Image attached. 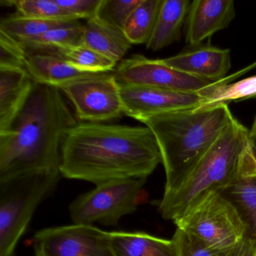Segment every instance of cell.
Here are the masks:
<instances>
[{"label":"cell","instance_id":"1","mask_svg":"<svg viewBox=\"0 0 256 256\" xmlns=\"http://www.w3.org/2000/svg\"><path fill=\"white\" fill-rule=\"evenodd\" d=\"M162 163L156 139L148 127L78 122L62 146L60 172L68 179L96 185L148 178Z\"/></svg>","mask_w":256,"mask_h":256},{"label":"cell","instance_id":"2","mask_svg":"<svg viewBox=\"0 0 256 256\" xmlns=\"http://www.w3.org/2000/svg\"><path fill=\"white\" fill-rule=\"evenodd\" d=\"M78 122L60 89L36 82L10 130L0 134V184L61 173L64 142Z\"/></svg>","mask_w":256,"mask_h":256},{"label":"cell","instance_id":"3","mask_svg":"<svg viewBox=\"0 0 256 256\" xmlns=\"http://www.w3.org/2000/svg\"><path fill=\"white\" fill-rule=\"evenodd\" d=\"M234 119L228 104L162 114L142 120L155 136L166 172L164 192L174 190Z\"/></svg>","mask_w":256,"mask_h":256},{"label":"cell","instance_id":"4","mask_svg":"<svg viewBox=\"0 0 256 256\" xmlns=\"http://www.w3.org/2000/svg\"><path fill=\"white\" fill-rule=\"evenodd\" d=\"M250 144V131L234 118L184 180L164 192L158 204L162 216L174 222L211 193L222 192L238 174Z\"/></svg>","mask_w":256,"mask_h":256},{"label":"cell","instance_id":"5","mask_svg":"<svg viewBox=\"0 0 256 256\" xmlns=\"http://www.w3.org/2000/svg\"><path fill=\"white\" fill-rule=\"evenodd\" d=\"M61 175H30L0 184V256H14L37 206L54 190Z\"/></svg>","mask_w":256,"mask_h":256},{"label":"cell","instance_id":"6","mask_svg":"<svg viewBox=\"0 0 256 256\" xmlns=\"http://www.w3.org/2000/svg\"><path fill=\"white\" fill-rule=\"evenodd\" d=\"M174 223L218 252H232L246 238V226L239 211L221 192L211 193Z\"/></svg>","mask_w":256,"mask_h":256},{"label":"cell","instance_id":"7","mask_svg":"<svg viewBox=\"0 0 256 256\" xmlns=\"http://www.w3.org/2000/svg\"><path fill=\"white\" fill-rule=\"evenodd\" d=\"M146 180L132 178L110 181L80 194L70 206L73 222L118 226L122 217L133 214L137 209L139 194Z\"/></svg>","mask_w":256,"mask_h":256},{"label":"cell","instance_id":"8","mask_svg":"<svg viewBox=\"0 0 256 256\" xmlns=\"http://www.w3.org/2000/svg\"><path fill=\"white\" fill-rule=\"evenodd\" d=\"M72 102L78 120L103 124L124 114L120 88L114 72L84 78L60 88Z\"/></svg>","mask_w":256,"mask_h":256},{"label":"cell","instance_id":"9","mask_svg":"<svg viewBox=\"0 0 256 256\" xmlns=\"http://www.w3.org/2000/svg\"><path fill=\"white\" fill-rule=\"evenodd\" d=\"M36 256H114L110 232L89 224L47 228L34 235Z\"/></svg>","mask_w":256,"mask_h":256},{"label":"cell","instance_id":"10","mask_svg":"<svg viewBox=\"0 0 256 256\" xmlns=\"http://www.w3.org/2000/svg\"><path fill=\"white\" fill-rule=\"evenodd\" d=\"M114 74L119 86H150L184 92H198L212 84L174 70L160 60L140 54L122 60Z\"/></svg>","mask_w":256,"mask_h":256},{"label":"cell","instance_id":"11","mask_svg":"<svg viewBox=\"0 0 256 256\" xmlns=\"http://www.w3.org/2000/svg\"><path fill=\"white\" fill-rule=\"evenodd\" d=\"M124 114L142 122L162 114L198 108L205 100L198 92L163 88L120 86Z\"/></svg>","mask_w":256,"mask_h":256},{"label":"cell","instance_id":"12","mask_svg":"<svg viewBox=\"0 0 256 256\" xmlns=\"http://www.w3.org/2000/svg\"><path fill=\"white\" fill-rule=\"evenodd\" d=\"M192 48L172 58L160 60V62L184 74L211 83L224 79L232 66L230 50L210 44Z\"/></svg>","mask_w":256,"mask_h":256},{"label":"cell","instance_id":"13","mask_svg":"<svg viewBox=\"0 0 256 256\" xmlns=\"http://www.w3.org/2000/svg\"><path fill=\"white\" fill-rule=\"evenodd\" d=\"M234 17L232 0H194L187 14L186 41L191 47L200 46L215 32L227 28Z\"/></svg>","mask_w":256,"mask_h":256},{"label":"cell","instance_id":"14","mask_svg":"<svg viewBox=\"0 0 256 256\" xmlns=\"http://www.w3.org/2000/svg\"><path fill=\"white\" fill-rule=\"evenodd\" d=\"M239 211L256 251V160L248 146L233 182L222 192Z\"/></svg>","mask_w":256,"mask_h":256},{"label":"cell","instance_id":"15","mask_svg":"<svg viewBox=\"0 0 256 256\" xmlns=\"http://www.w3.org/2000/svg\"><path fill=\"white\" fill-rule=\"evenodd\" d=\"M35 84L26 68L0 67V134L10 130Z\"/></svg>","mask_w":256,"mask_h":256},{"label":"cell","instance_id":"16","mask_svg":"<svg viewBox=\"0 0 256 256\" xmlns=\"http://www.w3.org/2000/svg\"><path fill=\"white\" fill-rule=\"evenodd\" d=\"M28 54L26 71L35 82L42 84L60 89L79 79L100 74L79 70L67 62L55 50L28 52Z\"/></svg>","mask_w":256,"mask_h":256},{"label":"cell","instance_id":"17","mask_svg":"<svg viewBox=\"0 0 256 256\" xmlns=\"http://www.w3.org/2000/svg\"><path fill=\"white\" fill-rule=\"evenodd\" d=\"M82 44L96 50L118 64L132 46L124 31L106 22L98 16L84 24Z\"/></svg>","mask_w":256,"mask_h":256},{"label":"cell","instance_id":"18","mask_svg":"<svg viewBox=\"0 0 256 256\" xmlns=\"http://www.w3.org/2000/svg\"><path fill=\"white\" fill-rule=\"evenodd\" d=\"M110 234L114 256H178L173 239H162L140 232Z\"/></svg>","mask_w":256,"mask_h":256},{"label":"cell","instance_id":"19","mask_svg":"<svg viewBox=\"0 0 256 256\" xmlns=\"http://www.w3.org/2000/svg\"><path fill=\"white\" fill-rule=\"evenodd\" d=\"M190 4L188 0H162L146 48L158 52L180 40Z\"/></svg>","mask_w":256,"mask_h":256},{"label":"cell","instance_id":"20","mask_svg":"<svg viewBox=\"0 0 256 256\" xmlns=\"http://www.w3.org/2000/svg\"><path fill=\"white\" fill-rule=\"evenodd\" d=\"M198 94L204 98L203 106L228 104L232 102H240L256 97V76L228 84L226 78L210 84Z\"/></svg>","mask_w":256,"mask_h":256},{"label":"cell","instance_id":"21","mask_svg":"<svg viewBox=\"0 0 256 256\" xmlns=\"http://www.w3.org/2000/svg\"><path fill=\"white\" fill-rule=\"evenodd\" d=\"M162 0H142L127 20L124 34L132 44H146L150 38Z\"/></svg>","mask_w":256,"mask_h":256},{"label":"cell","instance_id":"22","mask_svg":"<svg viewBox=\"0 0 256 256\" xmlns=\"http://www.w3.org/2000/svg\"><path fill=\"white\" fill-rule=\"evenodd\" d=\"M84 24L79 20L54 28L22 44L28 52H48L65 46L82 44Z\"/></svg>","mask_w":256,"mask_h":256},{"label":"cell","instance_id":"23","mask_svg":"<svg viewBox=\"0 0 256 256\" xmlns=\"http://www.w3.org/2000/svg\"><path fill=\"white\" fill-rule=\"evenodd\" d=\"M76 22V20H74ZM73 22H52L12 14L0 22V30L4 31L13 40L23 44L54 28L64 26Z\"/></svg>","mask_w":256,"mask_h":256},{"label":"cell","instance_id":"24","mask_svg":"<svg viewBox=\"0 0 256 256\" xmlns=\"http://www.w3.org/2000/svg\"><path fill=\"white\" fill-rule=\"evenodd\" d=\"M55 52L74 66L90 72H112L116 64L84 44L65 46L55 49Z\"/></svg>","mask_w":256,"mask_h":256},{"label":"cell","instance_id":"25","mask_svg":"<svg viewBox=\"0 0 256 256\" xmlns=\"http://www.w3.org/2000/svg\"><path fill=\"white\" fill-rule=\"evenodd\" d=\"M2 4L14 6L23 17L52 22L79 20L76 16L65 11L55 0H2Z\"/></svg>","mask_w":256,"mask_h":256},{"label":"cell","instance_id":"26","mask_svg":"<svg viewBox=\"0 0 256 256\" xmlns=\"http://www.w3.org/2000/svg\"><path fill=\"white\" fill-rule=\"evenodd\" d=\"M142 0H102L98 16L115 28L124 30L126 24Z\"/></svg>","mask_w":256,"mask_h":256},{"label":"cell","instance_id":"27","mask_svg":"<svg viewBox=\"0 0 256 256\" xmlns=\"http://www.w3.org/2000/svg\"><path fill=\"white\" fill-rule=\"evenodd\" d=\"M28 56L20 43L0 30V67L26 68Z\"/></svg>","mask_w":256,"mask_h":256},{"label":"cell","instance_id":"28","mask_svg":"<svg viewBox=\"0 0 256 256\" xmlns=\"http://www.w3.org/2000/svg\"><path fill=\"white\" fill-rule=\"evenodd\" d=\"M173 240L178 248V256H230V253L218 252L205 246L194 236L176 228Z\"/></svg>","mask_w":256,"mask_h":256},{"label":"cell","instance_id":"29","mask_svg":"<svg viewBox=\"0 0 256 256\" xmlns=\"http://www.w3.org/2000/svg\"><path fill=\"white\" fill-rule=\"evenodd\" d=\"M55 2L79 20H88L98 16L102 0H55Z\"/></svg>","mask_w":256,"mask_h":256},{"label":"cell","instance_id":"30","mask_svg":"<svg viewBox=\"0 0 256 256\" xmlns=\"http://www.w3.org/2000/svg\"><path fill=\"white\" fill-rule=\"evenodd\" d=\"M230 256H256V251L248 238L236 246L230 253Z\"/></svg>","mask_w":256,"mask_h":256},{"label":"cell","instance_id":"31","mask_svg":"<svg viewBox=\"0 0 256 256\" xmlns=\"http://www.w3.org/2000/svg\"><path fill=\"white\" fill-rule=\"evenodd\" d=\"M250 148H251L252 152L256 160V137L250 138Z\"/></svg>","mask_w":256,"mask_h":256},{"label":"cell","instance_id":"32","mask_svg":"<svg viewBox=\"0 0 256 256\" xmlns=\"http://www.w3.org/2000/svg\"><path fill=\"white\" fill-rule=\"evenodd\" d=\"M250 137H256V118L252 126L251 130H250Z\"/></svg>","mask_w":256,"mask_h":256}]
</instances>
